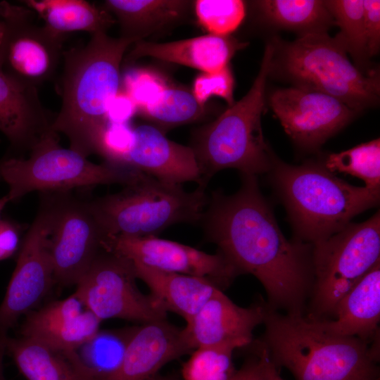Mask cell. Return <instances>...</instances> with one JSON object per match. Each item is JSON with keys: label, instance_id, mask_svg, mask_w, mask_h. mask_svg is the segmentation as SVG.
Returning a JSON list of instances; mask_svg holds the SVG:
<instances>
[{"label": "cell", "instance_id": "obj_1", "mask_svg": "<svg viewBox=\"0 0 380 380\" xmlns=\"http://www.w3.org/2000/svg\"><path fill=\"white\" fill-rule=\"evenodd\" d=\"M242 175L234 194L214 191L203 213L205 234L239 274L253 275L264 287L269 310L304 315L313 284L312 245L288 240L257 177Z\"/></svg>", "mask_w": 380, "mask_h": 380}, {"label": "cell", "instance_id": "obj_2", "mask_svg": "<svg viewBox=\"0 0 380 380\" xmlns=\"http://www.w3.org/2000/svg\"><path fill=\"white\" fill-rule=\"evenodd\" d=\"M134 43L97 32L86 45L63 51L62 104L51 130L64 134L69 148L87 158L96 153L108 107L120 91L123 57Z\"/></svg>", "mask_w": 380, "mask_h": 380}, {"label": "cell", "instance_id": "obj_3", "mask_svg": "<svg viewBox=\"0 0 380 380\" xmlns=\"http://www.w3.org/2000/svg\"><path fill=\"white\" fill-rule=\"evenodd\" d=\"M265 331L255 342L273 365L295 380H378L377 349L355 336L329 331L304 315L269 310Z\"/></svg>", "mask_w": 380, "mask_h": 380}, {"label": "cell", "instance_id": "obj_4", "mask_svg": "<svg viewBox=\"0 0 380 380\" xmlns=\"http://www.w3.org/2000/svg\"><path fill=\"white\" fill-rule=\"evenodd\" d=\"M269 173L286 208L295 240L302 243L313 245L327 239L379 202V189L350 184L323 163L294 165L276 157Z\"/></svg>", "mask_w": 380, "mask_h": 380}, {"label": "cell", "instance_id": "obj_5", "mask_svg": "<svg viewBox=\"0 0 380 380\" xmlns=\"http://www.w3.org/2000/svg\"><path fill=\"white\" fill-rule=\"evenodd\" d=\"M274 46L268 42L259 72L247 94L213 122L196 129L193 149L201 185L220 170L234 168L241 175L269 172L276 158L266 143L261 117L265 105V86L272 70Z\"/></svg>", "mask_w": 380, "mask_h": 380}, {"label": "cell", "instance_id": "obj_6", "mask_svg": "<svg viewBox=\"0 0 380 380\" xmlns=\"http://www.w3.org/2000/svg\"><path fill=\"white\" fill-rule=\"evenodd\" d=\"M272 43V67L295 87L330 95L358 113L379 103V73L359 70L335 37L311 34Z\"/></svg>", "mask_w": 380, "mask_h": 380}, {"label": "cell", "instance_id": "obj_7", "mask_svg": "<svg viewBox=\"0 0 380 380\" xmlns=\"http://www.w3.org/2000/svg\"><path fill=\"white\" fill-rule=\"evenodd\" d=\"M205 187L189 192L144 175L121 191L89 203L105 239L156 236L175 224L201 221L209 201Z\"/></svg>", "mask_w": 380, "mask_h": 380}, {"label": "cell", "instance_id": "obj_8", "mask_svg": "<svg viewBox=\"0 0 380 380\" xmlns=\"http://www.w3.org/2000/svg\"><path fill=\"white\" fill-rule=\"evenodd\" d=\"M145 174L107 162L96 164L58 143L51 132L30 151L27 158L0 161V177L7 184L9 201L33 191L65 192L77 187L100 184L130 185Z\"/></svg>", "mask_w": 380, "mask_h": 380}, {"label": "cell", "instance_id": "obj_9", "mask_svg": "<svg viewBox=\"0 0 380 380\" xmlns=\"http://www.w3.org/2000/svg\"><path fill=\"white\" fill-rule=\"evenodd\" d=\"M312 260L314 279L307 317L333 319L340 300L380 262L379 212L313 244Z\"/></svg>", "mask_w": 380, "mask_h": 380}, {"label": "cell", "instance_id": "obj_10", "mask_svg": "<svg viewBox=\"0 0 380 380\" xmlns=\"http://www.w3.org/2000/svg\"><path fill=\"white\" fill-rule=\"evenodd\" d=\"M132 261L103 250L76 284L75 293L101 321L118 318L142 324L167 319V311L152 294L138 289Z\"/></svg>", "mask_w": 380, "mask_h": 380}, {"label": "cell", "instance_id": "obj_11", "mask_svg": "<svg viewBox=\"0 0 380 380\" xmlns=\"http://www.w3.org/2000/svg\"><path fill=\"white\" fill-rule=\"evenodd\" d=\"M26 6L0 2L4 32L0 46V69L19 84L38 89L55 75L63 59L64 35L34 21Z\"/></svg>", "mask_w": 380, "mask_h": 380}, {"label": "cell", "instance_id": "obj_12", "mask_svg": "<svg viewBox=\"0 0 380 380\" xmlns=\"http://www.w3.org/2000/svg\"><path fill=\"white\" fill-rule=\"evenodd\" d=\"M37 215L21 243L15 268L0 305V334L47 295L55 282L49 238L58 192H44Z\"/></svg>", "mask_w": 380, "mask_h": 380}, {"label": "cell", "instance_id": "obj_13", "mask_svg": "<svg viewBox=\"0 0 380 380\" xmlns=\"http://www.w3.org/2000/svg\"><path fill=\"white\" fill-rule=\"evenodd\" d=\"M104 239L89 201L58 192L49 238L55 282L76 285L103 251Z\"/></svg>", "mask_w": 380, "mask_h": 380}, {"label": "cell", "instance_id": "obj_14", "mask_svg": "<svg viewBox=\"0 0 380 380\" xmlns=\"http://www.w3.org/2000/svg\"><path fill=\"white\" fill-rule=\"evenodd\" d=\"M269 103L293 141L310 151L318 149L358 114L330 95L295 86L273 91Z\"/></svg>", "mask_w": 380, "mask_h": 380}, {"label": "cell", "instance_id": "obj_15", "mask_svg": "<svg viewBox=\"0 0 380 380\" xmlns=\"http://www.w3.org/2000/svg\"><path fill=\"white\" fill-rule=\"evenodd\" d=\"M103 250L160 271L205 278L221 290L239 275L218 252L209 254L156 236L108 237L103 242Z\"/></svg>", "mask_w": 380, "mask_h": 380}, {"label": "cell", "instance_id": "obj_16", "mask_svg": "<svg viewBox=\"0 0 380 380\" xmlns=\"http://www.w3.org/2000/svg\"><path fill=\"white\" fill-rule=\"evenodd\" d=\"M268 310L267 303L239 306L219 290L186 322L183 338L191 353L205 346L246 347L253 341V330L264 323Z\"/></svg>", "mask_w": 380, "mask_h": 380}, {"label": "cell", "instance_id": "obj_17", "mask_svg": "<svg viewBox=\"0 0 380 380\" xmlns=\"http://www.w3.org/2000/svg\"><path fill=\"white\" fill-rule=\"evenodd\" d=\"M123 166L165 182L181 184L193 181L201 184L191 146L170 140L162 130L150 125L133 127L132 144Z\"/></svg>", "mask_w": 380, "mask_h": 380}, {"label": "cell", "instance_id": "obj_18", "mask_svg": "<svg viewBox=\"0 0 380 380\" xmlns=\"http://www.w3.org/2000/svg\"><path fill=\"white\" fill-rule=\"evenodd\" d=\"M182 330L167 319L137 327L120 367L110 380H153L164 365L191 353Z\"/></svg>", "mask_w": 380, "mask_h": 380}, {"label": "cell", "instance_id": "obj_19", "mask_svg": "<svg viewBox=\"0 0 380 380\" xmlns=\"http://www.w3.org/2000/svg\"><path fill=\"white\" fill-rule=\"evenodd\" d=\"M55 116L42 105L37 89L23 86L0 69V131L18 150H30L53 132Z\"/></svg>", "mask_w": 380, "mask_h": 380}, {"label": "cell", "instance_id": "obj_20", "mask_svg": "<svg viewBox=\"0 0 380 380\" xmlns=\"http://www.w3.org/2000/svg\"><path fill=\"white\" fill-rule=\"evenodd\" d=\"M248 43L229 36L206 34L190 39L154 43L139 41L126 56V61L142 57L188 66L202 71L214 72L229 65L233 56Z\"/></svg>", "mask_w": 380, "mask_h": 380}, {"label": "cell", "instance_id": "obj_21", "mask_svg": "<svg viewBox=\"0 0 380 380\" xmlns=\"http://www.w3.org/2000/svg\"><path fill=\"white\" fill-rule=\"evenodd\" d=\"M338 335L355 336L369 343L377 340L380 321V262L340 300L332 319L319 320Z\"/></svg>", "mask_w": 380, "mask_h": 380}, {"label": "cell", "instance_id": "obj_22", "mask_svg": "<svg viewBox=\"0 0 380 380\" xmlns=\"http://www.w3.org/2000/svg\"><path fill=\"white\" fill-rule=\"evenodd\" d=\"M103 4L119 23L120 37L135 43L184 21L193 6L186 0H107Z\"/></svg>", "mask_w": 380, "mask_h": 380}, {"label": "cell", "instance_id": "obj_23", "mask_svg": "<svg viewBox=\"0 0 380 380\" xmlns=\"http://www.w3.org/2000/svg\"><path fill=\"white\" fill-rule=\"evenodd\" d=\"M137 279L149 288L166 310L188 322L219 290L210 280L200 277L166 272L132 262Z\"/></svg>", "mask_w": 380, "mask_h": 380}, {"label": "cell", "instance_id": "obj_24", "mask_svg": "<svg viewBox=\"0 0 380 380\" xmlns=\"http://www.w3.org/2000/svg\"><path fill=\"white\" fill-rule=\"evenodd\" d=\"M136 328L99 329L85 341L62 353L78 380H110L120 369Z\"/></svg>", "mask_w": 380, "mask_h": 380}, {"label": "cell", "instance_id": "obj_25", "mask_svg": "<svg viewBox=\"0 0 380 380\" xmlns=\"http://www.w3.org/2000/svg\"><path fill=\"white\" fill-rule=\"evenodd\" d=\"M22 2L44 20L46 27L61 35L79 31L90 34L106 32L115 22L106 9L99 8L84 0H27Z\"/></svg>", "mask_w": 380, "mask_h": 380}, {"label": "cell", "instance_id": "obj_26", "mask_svg": "<svg viewBox=\"0 0 380 380\" xmlns=\"http://www.w3.org/2000/svg\"><path fill=\"white\" fill-rule=\"evenodd\" d=\"M261 16L270 25L294 31L299 36L326 34L334 19L320 0H262L255 3Z\"/></svg>", "mask_w": 380, "mask_h": 380}, {"label": "cell", "instance_id": "obj_27", "mask_svg": "<svg viewBox=\"0 0 380 380\" xmlns=\"http://www.w3.org/2000/svg\"><path fill=\"white\" fill-rule=\"evenodd\" d=\"M101 320L87 309L77 317L40 318L27 315L20 334L61 353L85 341L99 329Z\"/></svg>", "mask_w": 380, "mask_h": 380}, {"label": "cell", "instance_id": "obj_28", "mask_svg": "<svg viewBox=\"0 0 380 380\" xmlns=\"http://www.w3.org/2000/svg\"><path fill=\"white\" fill-rule=\"evenodd\" d=\"M5 346L27 380H78L62 353L36 340L6 336Z\"/></svg>", "mask_w": 380, "mask_h": 380}, {"label": "cell", "instance_id": "obj_29", "mask_svg": "<svg viewBox=\"0 0 380 380\" xmlns=\"http://www.w3.org/2000/svg\"><path fill=\"white\" fill-rule=\"evenodd\" d=\"M324 4L334 19V25L340 28L335 37L352 57L354 65L362 72L370 73L365 71L369 59L365 39L363 1L328 0L324 1Z\"/></svg>", "mask_w": 380, "mask_h": 380}, {"label": "cell", "instance_id": "obj_30", "mask_svg": "<svg viewBox=\"0 0 380 380\" xmlns=\"http://www.w3.org/2000/svg\"><path fill=\"white\" fill-rule=\"evenodd\" d=\"M140 112L162 130L197 121L204 116L205 110L192 91L167 85L154 105Z\"/></svg>", "mask_w": 380, "mask_h": 380}, {"label": "cell", "instance_id": "obj_31", "mask_svg": "<svg viewBox=\"0 0 380 380\" xmlns=\"http://www.w3.org/2000/svg\"><path fill=\"white\" fill-rule=\"evenodd\" d=\"M331 172L351 175L364 181L366 187L380 189V139L360 144L329 154L322 163Z\"/></svg>", "mask_w": 380, "mask_h": 380}, {"label": "cell", "instance_id": "obj_32", "mask_svg": "<svg viewBox=\"0 0 380 380\" xmlns=\"http://www.w3.org/2000/svg\"><path fill=\"white\" fill-rule=\"evenodd\" d=\"M230 346H205L195 349L182 366L183 380H231L236 372Z\"/></svg>", "mask_w": 380, "mask_h": 380}, {"label": "cell", "instance_id": "obj_33", "mask_svg": "<svg viewBox=\"0 0 380 380\" xmlns=\"http://www.w3.org/2000/svg\"><path fill=\"white\" fill-rule=\"evenodd\" d=\"M193 5L199 24L210 34L229 36L246 15V5L241 0H196Z\"/></svg>", "mask_w": 380, "mask_h": 380}, {"label": "cell", "instance_id": "obj_34", "mask_svg": "<svg viewBox=\"0 0 380 380\" xmlns=\"http://www.w3.org/2000/svg\"><path fill=\"white\" fill-rule=\"evenodd\" d=\"M124 91L142 110L154 105L167 87L165 80L156 72L146 68H133L123 77Z\"/></svg>", "mask_w": 380, "mask_h": 380}, {"label": "cell", "instance_id": "obj_35", "mask_svg": "<svg viewBox=\"0 0 380 380\" xmlns=\"http://www.w3.org/2000/svg\"><path fill=\"white\" fill-rule=\"evenodd\" d=\"M234 79L229 66L214 72H203L194 82L192 93L197 102L204 107L213 96L224 99L228 106L234 104Z\"/></svg>", "mask_w": 380, "mask_h": 380}, {"label": "cell", "instance_id": "obj_36", "mask_svg": "<svg viewBox=\"0 0 380 380\" xmlns=\"http://www.w3.org/2000/svg\"><path fill=\"white\" fill-rule=\"evenodd\" d=\"M132 138L133 127L128 123L108 122L101 134L96 153L104 158L105 162L125 167L124 159L129 150Z\"/></svg>", "mask_w": 380, "mask_h": 380}, {"label": "cell", "instance_id": "obj_37", "mask_svg": "<svg viewBox=\"0 0 380 380\" xmlns=\"http://www.w3.org/2000/svg\"><path fill=\"white\" fill-rule=\"evenodd\" d=\"M363 8L366 51L370 59L380 49V1L364 0Z\"/></svg>", "mask_w": 380, "mask_h": 380}, {"label": "cell", "instance_id": "obj_38", "mask_svg": "<svg viewBox=\"0 0 380 380\" xmlns=\"http://www.w3.org/2000/svg\"><path fill=\"white\" fill-rule=\"evenodd\" d=\"M256 348L253 355L248 358L231 380H269L273 363L266 350L255 342Z\"/></svg>", "mask_w": 380, "mask_h": 380}, {"label": "cell", "instance_id": "obj_39", "mask_svg": "<svg viewBox=\"0 0 380 380\" xmlns=\"http://www.w3.org/2000/svg\"><path fill=\"white\" fill-rule=\"evenodd\" d=\"M138 108L132 99L124 91H120L108 107L107 119L109 122L128 123Z\"/></svg>", "mask_w": 380, "mask_h": 380}, {"label": "cell", "instance_id": "obj_40", "mask_svg": "<svg viewBox=\"0 0 380 380\" xmlns=\"http://www.w3.org/2000/svg\"><path fill=\"white\" fill-rule=\"evenodd\" d=\"M20 229L14 223L0 220V261L13 256L20 248Z\"/></svg>", "mask_w": 380, "mask_h": 380}, {"label": "cell", "instance_id": "obj_41", "mask_svg": "<svg viewBox=\"0 0 380 380\" xmlns=\"http://www.w3.org/2000/svg\"><path fill=\"white\" fill-rule=\"evenodd\" d=\"M6 336L0 334V380H6L4 374L3 358L4 355L6 351L5 346V338Z\"/></svg>", "mask_w": 380, "mask_h": 380}, {"label": "cell", "instance_id": "obj_42", "mask_svg": "<svg viewBox=\"0 0 380 380\" xmlns=\"http://www.w3.org/2000/svg\"><path fill=\"white\" fill-rule=\"evenodd\" d=\"M269 380H284L279 375L277 368L274 365L269 376Z\"/></svg>", "mask_w": 380, "mask_h": 380}, {"label": "cell", "instance_id": "obj_43", "mask_svg": "<svg viewBox=\"0 0 380 380\" xmlns=\"http://www.w3.org/2000/svg\"><path fill=\"white\" fill-rule=\"evenodd\" d=\"M9 202L10 201H9L8 198L7 197L6 195L4 196V197L0 198V215H1V213L2 210L5 207V205Z\"/></svg>", "mask_w": 380, "mask_h": 380}, {"label": "cell", "instance_id": "obj_44", "mask_svg": "<svg viewBox=\"0 0 380 380\" xmlns=\"http://www.w3.org/2000/svg\"><path fill=\"white\" fill-rule=\"evenodd\" d=\"M4 32V27L1 20L0 19V46L2 42Z\"/></svg>", "mask_w": 380, "mask_h": 380}, {"label": "cell", "instance_id": "obj_45", "mask_svg": "<svg viewBox=\"0 0 380 380\" xmlns=\"http://www.w3.org/2000/svg\"><path fill=\"white\" fill-rule=\"evenodd\" d=\"M153 380H176L172 377L156 376Z\"/></svg>", "mask_w": 380, "mask_h": 380}]
</instances>
